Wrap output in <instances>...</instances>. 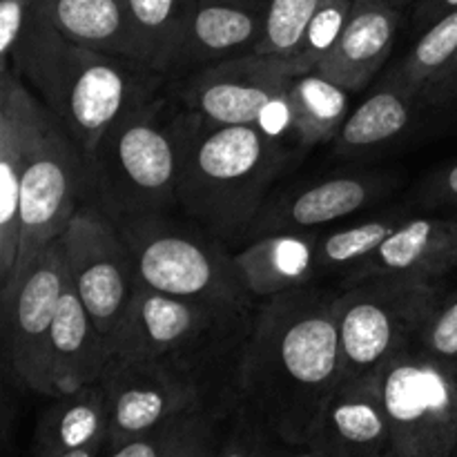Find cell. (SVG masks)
<instances>
[{
  "label": "cell",
  "instance_id": "obj_35",
  "mask_svg": "<svg viewBox=\"0 0 457 457\" xmlns=\"http://www.w3.org/2000/svg\"><path fill=\"white\" fill-rule=\"evenodd\" d=\"M431 195L437 201H457V163L445 168L433 179Z\"/></svg>",
  "mask_w": 457,
  "mask_h": 457
},
{
  "label": "cell",
  "instance_id": "obj_9",
  "mask_svg": "<svg viewBox=\"0 0 457 457\" xmlns=\"http://www.w3.org/2000/svg\"><path fill=\"white\" fill-rule=\"evenodd\" d=\"M61 239L71 286L112 351L138 286L132 250L96 204L80 205Z\"/></svg>",
  "mask_w": 457,
  "mask_h": 457
},
{
  "label": "cell",
  "instance_id": "obj_29",
  "mask_svg": "<svg viewBox=\"0 0 457 457\" xmlns=\"http://www.w3.org/2000/svg\"><path fill=\"white\" fill-rule=\"evenodd\" d=\"M320 4L321 0H268L262 38L254 45V52L297 56L308 22Z\"/></svg>",
  "mask_w": 457,
  "mask_h": 457
},
{
  "label": "cell",
  "instance_id": "obj_30",
  "mask_svg": "<svg viewBox=\"0 0 457 457\" xmlns=\"http://www.w3.org/2000/svg\"><path fill=\"white\" fill-rule=\"evenodd\" d=\"M397 226L400 223L393 219H375V221H366L355 228H348V230H337L328 237H321L315 244L317 268L330 270V268L357 266L369 254H373Z\"/></svg>",
  "mask_w": 457,
  "mask_h": 457
},
{
  "label": "cell",
  "instance_id": "obj_37",
  "mask_svg": "<svg viewBox=\"0 0 457 457\" xmlns=\"http://www.w3.org/2000/svg\"><path fill=\"white\" fill-rule=\"evenodd\" d=\"M223 3H235V4H244V3H248V0H223Z\"/></svg>",
  "mask_w": 457,
  "mask_h": 457
},
{
  "label": "cell",
  "instance_id": "obj_7",
  "mask_svg": "<svg viewBox=\"0 0 457 457\" xmlns=\"http://www.w3.org/2000/svg\"><path fill=\"white\" fill-rule=\"evenodd\" d=\"M440 293L436 281L370 277L335 295L344 378L378 373L413 348L424 315Z\"/></svg>",
  "mask_w": 457,
  "mask_h": 457
},
{
  "label": "cell",
  "instance_id": "obj_17",
  "mask_svg": "<svg viewBox=\"0 0 457 457\" xmlns=\"http://www.w3.org/2000/svg\"><path fill=\"white\" fill-rule=\"evenodd\" d=\"M386 187V179L357 174V177L324 179L312 186L284 192L272 204L263 205L245 235H253L257 239V237L277 235V232H303L308 228L326 226V223L364 210L370 201L384 195Z\"/></svg>",
  "mask_w": 457,
  "mask_h": 457
},
{
  "label": "cell",
  "instance_id": "obj_16",
  "mask_svg": "<svg viewBox=\"0 0 457 457\" xmlns=\"http://www.w3.org/2000/svg\"><path fill=\"white\" fill-rule=\"evenodd\" d=\"M457 268V221L411 219L400 223L373 254L351 268L348 284L370 277L437 281Z\"/></svg>",
  "mask_w": 457,
  "mask_h": 457
},
{
  "label": "cell",
  "instance_id": "obj_20",
  "mask_svg": "<svg viewBox=\"0 0 457 457\" xmlns=\"http://www.w3.org/2000/svg\"><path fill=\"white\" fill-rule=\"evenodd\" d=\"M112 351L67 275L56 320L47 342L49 397L65 395L96 382Z\"/></svg>",
  "mask_w": 457,
  "mask_h": 457
},
{
  "label": "cell",
  "instance_id": "obj_33",
  "mask_svg": "<svg viewBox=\"0 0 457 457\" xmlns=\"http://www.w3.org/2000/svg\"><path fill=\"white\" fill-rule=\"evenodd\" d=\"M34 0H0V70L13 65L18 40L29 18Z\"/></svg>",
  "mask_w": 457,
  "mask_h": 457
},
{
  "label": "cell",
  "instance_id": "obj_23",
  "mask_svg": "<svg viewBox=\"0 0 457 457\" xmlns=\"http://www.w3.org/2000/svg\"><path fill=\"white\" fill-rule=\"evenodd\" d=\"M34 7L71 43L137 61L125 0H34Z\"/></svg>",
  "mask_w": 457,
  "mask_h": 457
},
{
  "label": "cell",
  "instance_id": "obj_25",
  "mask_svg": "<svg viewBox=\"0 0 457 457\" xmlns=\"http://www.w3.org/2000/svg\"><path fill=\"white\" fill-rule=\"evenodd\" d=\"M420 98L406 92L402 85L388 79L386 85L366 98L351 116H346L342 129L335 137V145L342 154H360L384 145L400 137L409 128Z\"/></svg>",
  "mask_w": 457,
  "mask_h": 457
},
{
  "label": "cell",
  "instance_id": "obj_10",
  "mask_svg": "<svg viewBox=\"0 0 457 457\" xmlns=\"http://www.w3.org/2000/svg\"><path fill=\"white\" fill-rule=\"evenodd\" d=\"M85 190H89L87 159L58 119H54L36 143L22 174L18 205L21 239L12 279L25 270L45 245L65 232L83 205L80 196Z\"/></svg>",
  "mask_w": 457,
  "mask_h": 457
},
{
  "label": "cell",
  "instance_id": "obj_3",
  "mask_svg": "<svg viewBox=\"0 0 457 457\" xmlns=\"http://www.w3.org/2000/svg\"><path fill=\"white\" fill-rule=\"evenodd\" d=\"M13 62L47 101L85 159L120 116L154 98L161 80V71L134 58L71 43L34 4Z\"/></svg>",
  "mask_w": 457,
  "mask_h": 457
},
{
  "label": "cell",
  "instance_id": "obj_1",
  "mask_svg": "<svg viewBox=\"0 0 457 457\" xmlns=\"http://www.w3.org/2000/svg\"><path fill=\"white\" fill-rule=\"evenodd\" d=\"M333 303L335 295L308 286L263 299L241 360L235 409L295 455L344 378Z\"/></svg>",
  "mask_w": 457,
  "mask_h": 457
},
{
  "label": "cell",
  "instance_id": "obj_26",
  "mask_svg": "<svg viewBox=\"0 0 457 457\" xmlns=\"http://www.w3.org/2000/svg\"><path fill=\"white\" fill-rule=\"evenodd\" d=\"M346 92L315 70L299 76L286 92L290 110L288 138L311 147L337 137L346 120Z\"/></svg>",
  "mask_w": 457,
  "mask_h": 457
},
{
  "label": "cell",
  "instance_id": "obj_38",
  "mask_svg": "<svg viewBox=\"0 0 457 457\" xmlns=\"http://www.w3.org/2000/svg\"><path fill=\"white\" fill-rule=\"evenodd\" d=\"M397 3H406V0H397Z\"/></svg>",
  "mask_w": 457,
  "mask_h": 457
},
{
  "label": "cell",
  "instance_id": "obj_32",
  "mask_svg": "<svg viewBox=\"0 0 457 457\" xmlns=\"http://www.w3.org/2000/svg\"><path fill=\"white\" fill-rule=\"evenodd\" d=\"M351 4L353 0H321L317 12L312 13L306 36H303V45L297 54L306 62L308 70H315L324 54L333 47L344 22H346Z\"/></svg>",
  "mask_w": 457,
  "mask_h": 457
},
{
  "label": "cell",
  "instance_id": "obj_31",
  "mask_svg": "<svg viewBox=\"0 0 457 457\" xmlns=\"http://www.w3.org/2000/svg\"><path fill=\"white\" fill-rule=\"evenodd\" d=\"M413 348L457 361V293H440L424 315Z\"/></svg>",
  "mask_w": 457,
  "mask_h": 457
},
{
  "label": "cell",
  "instance_id": "obj_36",
  "mask_svg": "<svg viewBox=\"0 0 457 457\" xmlns=\"http://www.w3.org/2000/svg\"><path fill=\"white\" fill-rule=\"evenodd\" d=\"M453 9H457V0H422L418 16L422 22H436Z\"/></svg>",
  "mask_w": 457,
  "mask_h": 457
},
{
  "label": "cell",
  "instance_id": "obj_18",
  "mask_svg": "<svg viewBox=\"0 0 457 457\" xmlns=\"http://www.w3.org/2000/svg\"><path fill=\"white\" fill-rule=\"evenodd\" d=\"M397 21L391 0H353L337 40L315 71L348 92L364 89L391 54Z\"/></svg>",
  "mask_w": 457,
  "mask_h": 457
},
{
  "label": "cell",
  "instance_id": "obj_11",
  "mask_svg": "<svg viewBox=\"0 0 457 457\" xmlns=\"http://www.w3.org/2000/svg\"><path fill=\"white\" fill-rule=\"evenodd\" d=\"M65 284V248L58 237L27 263L21 275L0 288L7 360L18 382L43 395H49L47 342Z\"/></svg>",
  "mask_w": 457,
  "mask_h": 457
},
{
  "label": "cell",
  "instance_id": "obj_15",
  "mask_svg": "<svg viewBox=\"0 0 457 457\" xmlns=\"http://www.w3.org/2000/svg\"><path fill=\"white\" fill-rule=\"evenodd\" d=\"M98 382L110 404V445L137 436L179 411L204 406L195 393L168 378L156 364L120 353H112Z\"/></svg>",
  "mask_w": 457,
  "mask_h": 457
},
{
  "label": "cell",
  "instance_id": "obj_6",
  "mask_svg": "<svg viewBox=\"0 0 457 457\" xmlns=\"http://www.w3.org/2000/svg\"><path fill=\"white\" fill-rule=\"evenodd\" d=\"M116 223L134 254L138 281L147 288L192 302L254 306L235 254L223 248L221 237L172 223L161 214Z\"/></svg>",
  "mask_w": 457,
  "mask_h": 457
},
{
  "label": "cell",
  "instance_id": "obj_14",
  "mask_svg": "<svg viewBox=\"0 0 457 457\" xmlns=\"http://www.w3.org/2000/svg\"><path fill=\"white\" fill-rule=\"evenodd\" d=\"M303 455H388V422L378 373L342 378L308 428Z\"/></svg>",
  "mask_w": 457,
  "mask_h": 457
},
{
  "label": "cell",
  "instance_id": "obj_22",
  "mask_svg": "<svg viewBox=\"0 0 457 457\" xmlns=\"http://www.w3.org/2000/svg\"><path fill=\"white\" fill-rule=\"evenodd\" d=\"M226 420L195 406L107 446V457H219Z\"/></svg>",
  "mask_w": 457,
  "mask_h": 457
},
{
  "label": "cell",
  "instance_id": "obj_4",
  "mask_svg": "<svg viewBox=\"0 0 457 457\" xmlns=\"http://www.w3.org/2000/svg\"><path fill=\"white\" fill-rule=\"evenodd\" d=\"M288 154L284 143L259 125L210 123L195 114L179 179V205L212 235L237 239L263 210Z\"/></svg>",
  "mask_w": 457,
  "mask_h": 457
},
{
  "label": "cell",
  "instance_id": "obj_19",
  "mask_svg": "<svg viewBox=\"0 0 457 457\" xmlns=\"http://www.w3.org/2000/svg\"><path fill=\"white\" fill-rule=\"evenodd\" d=\"M110 437V404L96 379L54 397L36 424L29 451L36 457H98L105 455Z\"/></svg>",
  "mask_w": 457,
  "mask_h": 457
},
{
  "label": "cell",
  "instance_id": "obj_13",
  "mask_svg": "<svg viewBox=\"0 0 457 457\" xmlns=\"http://www.w3.org/2000/svg\"><path fill=\"white\" fill-rule=\"evenodd\" d=\"M54 119L31 96L18 71L0 70V288L12 279L18 257L22 174Z\"/></svg>",
  "mask_w": 457,
  "mask_h": 457
},
{
  "label": "cell",
  "instance_id": "obj_21",
  "mask_svg": "<svg viewBox=\"0 0 457 457\" xmlns=\"http://www.w3.org/2000/svg\"><path fill=\"white\" fill-rule=\"evenodd\" d=\"M317 239L303 232H277L250 241L235 253L237 270L254 299L308 286L317 270Z\"/></svg>",
  "mask_w": 457,
  "mask_h": 457
},
{
  "label": "cell",
  "instance_id": "obj_12",
  "mask_svg": "<svg viewBox=\"0 0 457 457\" xmlns=\"http://www.w3.org/2000/svg\"><path fill=\"white\" fill-rule=\"evenodd\" d=\"M306 71L312 70L299 56L253 52L196 74L183 89V98L195 114L210 123L257 125L263 110Z\"/></svg>",
  "mask_w": 457,
  "mask_h": 457
},
{
  "label": "cell",
  "instance_id": "obj_28",
  "mask_svg": "<svg viewBox=\"0 0 457 457\" xmlns=\"http://www.w3.org/2000/svg\"><path fill=\"white\" fill-rule=\"evenodd\" d=\"M457 52V9L445 13L431 22L422 38L415 43V47L406 54L404 61L395 67L391 80L406 89V92L418 96L420 89L427 85L436 71L449 62V58Z\"/></svg>",
  "mask_w": 457,
  "mask_h": 457
},
{
  "label": "cell",
  "instance_id": "obj_27",
  "mask_svg": "<svg viewBox=\"0 0 457 457\" xmlns=\"http://www.w3.org/2000/svg\"><path fill=\"white\" fill-rule=\"evenodd\" d=\"M125 4L132 22L137 61L161 74L174 70L195 4L190 0H125Z\"/></svg>",
  "mask_w": 457,
  "mask_h": 457
},
{
  "label": "cell",
  "instance_id": "obj_34",
  "mask_svg": "<svg viewBox=\"0 0 457 457\" xmlns=\"http://www.w3.org/2000/svg\"><path fill=\"white\" fill-rule=\"evenodd\" d=\"M420 103L424 105H446V103L455 101L457 98V52L449 58L445 67L440 71L431 76L427 80L422 89L418 94Z\"/></svg>",
  "mask_w": 457,
  "mask_h": 457
},
{
  "label": "cell",
  "instance_id": "obj_5",
  "mask_svg": "<svg viewBox=\"0 0 457 457\" xmlns=\"http://www.w3.org/2000/svg\"><path fill=\"white\" fill-rule=\"evenodd\" d=\"M195 112L161 98L120 116L87 156L89 190L114 221L163 214L179 204V179Z\"/></svg>",
  "mask_w": 457,
  "mask_h": 457
},
{
  "label": "cell",
  "instance_id": "obj_2",
  "mask_svg": "<svg viewBox=\"0 0 457 457\" xmlns=\"http://www.w3.org/2000/svg\"><path fill=\"white\" fill-rule=\"evenodd\" d=\"M257 308L192 302L138 281L112 353L159 366L228 422Z\"/></svg>",
  "mask_w": 457,
  "mask_h": 457
},
{
  "label": "cell",
  "instance_id": "obj_24",
  "mask_svg": "<svg viewBox=\"0 0 457 457\" xmlns=\"http://www.w3.org/2000/svg\"><path fill=\"white\" fill-rule=\"evenodd\" d=\"M262 31L263 21H259L257 13L244 4L223 0L195 4L186 22L174 67L212 61L245 45H257Z\"/></svg>",
  "mask_w": 457,
  "mask_h": 457
},
{
  "label": "cell",
  "instance_id": "obj_8",
  "mask_svg": "<svg viewBox=\"0 0 457 457\" xmlns=\"http://www.w3.org/2000/svg\"><path fill=\"white\" fill-rule=\"evenodd\" d=\"M391 457L457 453V361L409 348L378 370Z\"/></svg>",
  "mask_w": 457,
  "mask_h": 457
}]
</instances>
